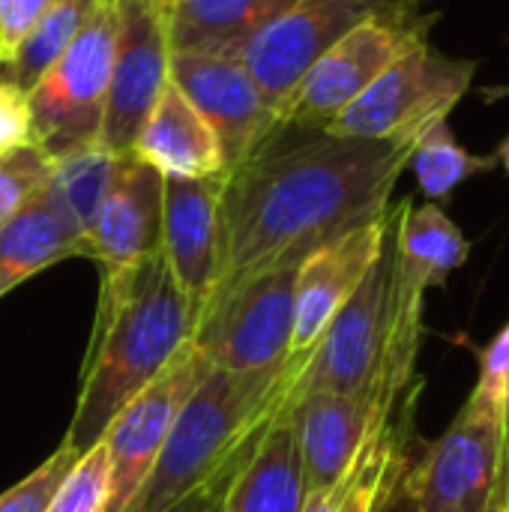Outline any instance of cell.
<instances>
[{
    "label": "cell",
    "instance_id": "obj_36",
    "mask_svg": "<svg viewBox=\"0 0 509 512\" xmlns=\"http://www.w3.org/2000/svg\"><path fill=\"white\" fill-rule=\"evenodd\" d=\"M393 512H417L408 501H402V498H396V504H393Z\"/></svg>",
    "mask_w": 509,
    "mask_h": 512
},
{
    "label": "cell",
    "instance_id": "obj_24",
    "mask_svg": "<svg viewBox=\"0 0 509 512\" xmlns=\"http://www.w3.org/2000/svg\"><path fill=\"white\" fill-rule=\"evenodd\" d=\"M99 0H54L45 15L36 21V27L27 33V39L18 45L15 57L0 63V78L30 93V87L42 78V72L69 48V42L78 36L90 12Z\"/></svg>",
    "mask_w": 509,
    "mask_h": 512
},
{
    "label": "cell",
    "instance_id": "obj_18",
    "mask_svg": "<svg viewBox=\"0 0 509 512\" xmlns=\"http://www.w3.org/2000/svg\"><path fill=\"white\" fill-rule=\"evenodd\" d=\"M66 258H90V240L48 180L0 228V297Z\"/></svg>",
    "mask_w": 509,
    "mask_h": 512
},
{
    "label": "cell",
    "instance_id": "obj_12",
    "mask_svg": "<svg viewBox=\"0 0 509 512\" xmlns=\"http://www.w3.org/2000/svg\"><path fill=\"white\" fill-rule=\"evenodd\" d=\"M213 363L186 342L177 357L165 366V372L147 384L135 399L123 405V411L111 420L102 435L108 450V512H123L135 498L141 483L147 480L150 468L156 465L162 444L174 426L177 411L183 408L186 396L198 387Z\"/></svg>",
    "mask_w": 509,
    "mask_h": 512
},
{
    "label": "cell",
    "instance_id": "obj_34",
    "mask_svg": "<svg viewBox=\"0 0 509 512\" xmlns=\"http://www.w3.org/2000/svg\"><path fill=\"white\" fill-rule=\"evenodd\" d=\"M483 512H509V459L507 468H504V474H501V480H498V486H495V492H492V498H489V504H486Z\"/></svg>",
    "mask_w": 509,
    "mask_h": 512
},
{
    "label": "cell",
    "instance_id": "obj_19",
    "mask_svg": "<svg viewBox=\"0 0 509 512\" xmlns=\"http://www.w3.org/2000/svg\"><path fill=\"white\" fill-rule=\"evenodd\" d=\"M306 498L297 429L288 405H282L231 480L219 512H303Z\"/></svg>",
    "mask_w": 509,
    "mask_h": 512
},
{
    "label": "cell",
    "instance_id": "obj_28",
    "mask_svg": "<svg viewBox=\"0 0 509 512\" xmlns=\"http://www.w3.org/2000/svg\"><path fill=\"white\" fill-rule=\"evenodd\" d=\"M54 159L36 144L0 156V228L51 180Z\"/></svg>",
    "mask_w": 509,
    "mask_h": 512
},
{
    "label": "cell",
    "instance_id": "obj_22",
    "mask_svg": "<svg viewBox=\"0 0 509 512\" xmlns=\"http://www.w3.org/2000/svg\"><path fill=\"white\" fill-rule=\"evenodd\" d=\"M420 381L402 396L393 417L366 441L351 486L336 512H390L402 477L411 465V426H414V405H417Z\"/></svg>",
    "mask_w": 509,
    "mask_h": 512
},
{
    "label": "cell",
    "instance_id": "obj_35",
    "mask_svg": "<svg viewBox=\"0 0 509 512\" xmlns=\"http://www.w3.org/2000/svg\"><path fill=\"white\" fill-rule=\"evenodd\" d=\"M495 156H498V165H504V168H507V174H509V138L504 141V144H501V150H498Z\"/></svg>",
    "mask_w": 509,
    "mask_h": 512
},
{
    "label": "cell",
    "instance_id": "obj_10",
    "mask_svg": "<svg viewBox=\"0 0 509 512\" xmlns=\"http://www.w3.org/2000/svg\"><path fill=\"white\" fill-rule=\"evenodd\" d=\"M423 3L426 0H294L279 18L225 57L237 60L279 111L312 63L354 27L372 18L420 12Z\"/></svg>",
    "mask_w": 509,
    "mask_h": 512
},
{
    "label": "cell",
    "instance_id": "obj_25",
    "mask_svg": "<svg viewBox=\"0 0 509 512\" xmlns=\"http://www.w3.org/2000/svg\"><path fill=\"white\" fill-rule=\"evenodd\" d=\"M408 168H414L417 183H420V189H423V195L429 201H444L465 180L498 168V156H480V153L465 150L456 141L450 123L438 120L435 126H429L417 138Z\"/></svg>",
    "mask_w": 509,
    "mask_h": 512
},
{
    "label": "cell",
    "instance_id": "obj_23",
    "mask_svg": "<svg viewBox=\"0 0 509 512\" xmlns=\"http://www.w3.org/2000/svg\"><path fill=\"white\" fill-rule=\"evenodd\" d=\"M294 0H177L171 6V51L231 54Z\"/></svg>",
    "mask_w": 509,
    "mask_h": 512
},
{
    "label": "cell",
    "instance_id": "obj_33",
    "mask_svg": "<svg viewBox=\"0 0 509 512\" xmlns=\"http://www.w3.org/2000/svg\"><path fill=\"white\" fill-rule=\"evenodd\" d=\"M54 0H0V63L12 60L18 45Z\"/></svg>",
    "mask_w": 509,
    "mask_h": 512
},
{
    "label": "cell",
    "instance_id": "obj_31",
    "mask_svg": "<svg viewBox=\"0 0 509 512\" xmlns=\"http://www.w3.org/2000/svg\"><path fill=\"white\" fill-rule=\"evenodd\" d=\"M477 360H480V378L474 384V393H480L495 408H501L509 420V321L486 348L477 351Z\"/></svg>",
    "mask_w": 509,
    "mask_h": 512
},
{
    "label": "cell",
    "instance_id": "obj_15",
    "mask_svg": "<svg viewBox=\"0 0 509 512\" xmlns=\"http://www.w3.org/2000/svg\"><path fill=\"white\" fill-rule=\"evenodd\" d=\"M393 228V207L333 243L315 249L297 267L294 285V333H291V360H306L324 327L360 288L372 264L381 258L384 243Z\"/></svg>",
    "mask_w": 509,
    "mask_h": 512
},
{
    "label": "cell",
    "instance_id": "obj_7",
    "mask_svg": "<svg viewBox=\"0 0 509 512\" xmlns=\"http://www.w3.org/2000/svg\"><path fill=\"white\" fill-rule=\"evenodd\" d=\"M474 72V60L447 57L432 42H423L342 108L327 132L369 141H417L429 126L450 117Z\"/></svg>",
    "mask_w": 509,
    "mask_h": 512
},
{
    "label": "cell",
    "instance_id": "obj_11",
    "mask_svg": "<svg viewBox=\"0 0 509 512\" xmlns=\"http://www.w3.org/2000/svg\"><path fill=\"white\" fill-rule=\"evenodd\" d=\"M117 36L99 144L108 153H129L153 114L171 60V6L162 0H114Z\"/></svg>",
    "mask_w": 509,
    "mask_h": 512
},
{
    "label": "cell",
    "instance_id": "obj_30",
    "mask_svg": "<svg viewBox=\"0 0 509 512\" xmlns=\"http://www.w3.org/2000/svg\"><path fill=\"white\" fill-rule=\"evenodd\" d=\"M282 405H285V402H282ZM282 405H279V408H282ZM273 414H276V411H273ZM273 414H270V417H273ZM270 417H267V420H270ZM267 420H264V423H261L249 438H246V444H243V447H240V450H237V453H234V456H231V459H228V462H225V465H222V468H219L207 483H204V486H198L192 495H186L180 504H174L171 510H165V512H219V507H222V498H225V492H228L231 480L237 477V471H240V468H243V462L249 459L252 447L258 444V438H261V432H264V426H267Z\"/></svg>",
    "mask_w": 509,
    "mask_h": 512
},
{
    "label": "cell",
    "instance_id": "obj_21",
    "mask_svg": "<svg viewBox=\"0 0 509 512\" xmlns=\"http://www.w3.org/2000/svg\"><path fill=\"white\" fill-rule=\"evenodd\" d=\"M390 252L396 282L426 294L447 285L450 273L468 261L471 243L438 201L417 207L411 198H402L393 216Z\"/></svg>",
    "mask_w": 509,
    "mask_h": 512
},
{
    "label": "cell",
    "instance_id": "obj_9",
    "mask_svg": "<svg viewBox=\"0 0 509 512\" xmlns=\"http://www.w3.org/2000/svg\"><path fill=\"white\" fill-rule=\"evenodd\" d=\"M390 273H393V255L387 237L381 258L372 264L360 288L333 315V321L324 327V333L300 363L294 381L288 384L285 402H294L309 393H345V396H363L381 402L378 384H381L384 345H387Z\"/></svg>",
    "mask_w": 509,
    "mask_h": 512
},
{
    "label": "cell",
    "instance_id": "obj_29",
    "mask_svg": "<svg viewBox=\"0 0 509 512\" xmlns=\"http://www.w3.org/2000/svg\"><path fill=\"white\" fill-rule=\"evenodd\" d=\"M78 462V453L69 444H60L33 474L0 495V512H45L63 477Z\"/></svg>",
    "mask_w": 509,
    "mask_h": 512
},
{
    "label": "cell",
    "instance_id": "obj_17",
    "mask_svg": "<svg viewBox=\"0 0 509 512\" xmlns=\"http://www.w3.org/2000/svg\"><path fill=\"white\" fill-rule=\"evenodd\" d=\"M225 177H165L162 183V258L201 309L219 273V192Z\"/></svg>",
    "mask_w": 509,
    "mask_h": 512
},
{
    "label": "cell",
    "instance_id": "obj_8",
    "mask_svg": "<svg viewBox=\"0 0 509 512\" xmlns=\"http://www.w3.org/2000/svg\"><path fill=\"white\" fill-rule=\"evenodd\" d=\"M438 18L441 12L420 9L408 15L372 18L354 27L330 51H324L297 81V87L279 105V120L306 129H327L330 120L342 108H348L396 60L429 42V33Z\"/></svg>",
    "mask_w": 509,
    "mask_h": 512
},
{
    "label": "cell",
    "instance_id": "obj_20",
    "mask_svg": "<svg viewBox=\"0 0 509 512\" xmlns=\"http://www.w3.org/2000/svg\"><path fill=\"white\" fill-rule=\"evenodd\" d=\"M132 153L150 162L162 177L204 180L228 174L216 132L171 81L141 126Z\"/></svg>",
    "mask_w": 509,
    "mask_h": 512
},
{
    "label": "cell",
    "instance_id": "obj_27",
    "mask_svg": "<svg viewBox=\"0 0 509 512\" xmlns=\"http://www.w3.org/2000/svg\"><path fill=\"white\" fill-rule=\"evenodd\" d=\"M108 450L99 441L78 456L45 512H108Z\"/></svg>",
    "mask_w": 509,
    "mask_h": 512
},
{
    "label": "cell",
    "instance_id": "obj_14",
    "mask_svg": "<svg viewBox=\"0 0 509 512\" xmlns=\"http://www.w3.org/2000/svg\"><path fill=\"white\" fill-rule=\"evenodd\" d=\"M162 183L165 177L144 159L114 153L108 189L90 225V258L102 276H120L162 246Z\"/></svg>",
    "mask_w": 509,
    "mask_h": 512
},
{
    "label": "cell",
    "instance_id": "obj_2",
    "mask_svg": "<svg viewBox=\"0 0 509 512\" xmlns=\"http://www.w3.org/2000/svg\"><path fill=\"white\" fill-rule=\"evenodd\" d=\"M198 312L171 276L162 252L120 276H102L81 396L63 444L78 456L96 447L123 405L153 384L177 351L192 342Z\"/></svg>",
    "mask_w": 509,
    "mask_h": 512
},
{
    "label": "cell",
    "instance_id": "obj_6",
    "mask_svg": "<svg viewBox=\"0 0 509 512\" xmlns=\"http://www.w3.org/2000/svg\"><path fill=\"white\" fill-rule=\"evenodd\" d=\"M294 285L297 267H279L213 291L198 312L195 348L228 372H282L291 363Z\"/></svg>",
    "mask_w": 509,
    "mask_h": 512
},
{
    "label": "cell",
    "instance_id": "obj_3",
    "mask_svg": "<svg viewBox=\"0 0 509 512\" xmlns=\"http://www.w3.org/2000/svg\"><path fill=\"white\" fill-rule=\"evenodd\" d=\"M300 363L291 360L282 372L270 375L210 366L177 411L156 465L123 512H165L204 486L285 402Z\"/></svg>",
    "mask_w": 509,
    "mask_h": 512
},
{
    "label": "cell",
    "instance_id": "obj_16",
    "mask_svg": "<svg viewBox=\"0 0 509 512\" xmlns=\"http://www.w3.org/2000/svg\"><path fill=\"white\" fill-rule=\"evenodd\" d=\"M297 429L306 492H324L339 483L360 459L366 441L399 408L345 393H309L285 402Z\"/></svg>",
    "mask_w": 509,
    "mask_h": 512
},
{
    "label": "cell",
    "instance_id": "obj_1",
    "mask_svg": "<svg viewBox=\"0 0 509 512\" xmlns=\"http://www.w3.org/2000/svg\"><path fill=\"white\" fill-rule=\"evenodd\" d=\"M414 144L342 138L279 120L222 180L213 291L300 267L315 249L381 219Z\"/></svg>",
    "mask_w": 509,
    "mask_h": 512
},
{
    "label": "cell",
    "instance_id": "obj_4",
    "mask_svg": "<svg viewBox=\"0 0 509 512\" xmlns=\"http://www.w3.org/2000/svg\"><path fill=\"white\" fill-rule=\"evenodd\" d=\"M117 36L114 0H99L69 48L30 87L33 144L51 159L102 147V117Z\"/></svg>",
    "mask_w": 509,
    "mask_h": 512
},
{
    "label": "cell",
    "instance_id": "obj_26",
    "mask_svg": "<svg viewBox=\"0 0 509 512\" xmlns=\"http://www.w3.org/2000/svg\"><path fill=\"white\" fill-rule=\"evenodd\" d=\"M111 168H114V153H108L105 147H84V150H72L54 159L51 189L57 192L63 207L72 213V219L84 228L87 240H90L96 207L108 189Z\"/></svg>",
    "mask_w": 509,
    "mask_h": 512
},
{
    "label": "cell",
    "instance_id": "obj_13",
    "mask_svg": "<svg viewBox=\"0 0 509 512\" xmlns=\"http://www.w3.org/2000/svg\"><path fill=\"white\" fill-rule=\"evenodd\" d=\"M168 81L216 132L228 171L279 123L276 105L264 96L255 78L225 54L171 51Z\"/></svg>",
    "mask_w": 509,
    "mask_h": 512
},
{
    "label": "cell",
    "instance_id": "obj_32",
    "mask_svg": "<svg viewBox=\"0 0 509 512\" xmlns=\"http://www.w3.org/2000/svg\"><path fill=\"white\" fill-rule=\"evenodd\" d=\"M33 144L30 93L0 78V156Z\"/></svg>",
    "mask_w": 509,
    "mask_h": 512
},
{
    "label": "cell",
    "instance_id": "obj_38",
    "mask_svg": "<svg viewBox=\"0 0 509 512\" xmlns=\"http://www.w3.org/2000/svg\"><path fill=\"white\" fill-rule=\"evenodd\" d=\"M105 3H111V0H105Z\"/></svg>",
    "mask_w": 509,
    "mask_h": 512
},
{
    "label": "cell",
    "instance_id": "obj_5",
    "mask_svg": "<svg viewBox=\"0 0 509 512\" xmlns=\"http://www.w3.org/2000/svg\"><path fill=\"white\" fill-rule=\"evenodd\" d=\"M507 459L509 420L471 390L447 432L411 459L399 498L417 512H483Z\"/></svg>",
    "mask_w": 509,
    "mask_h": 512
},
{
    "label": "cell",
    "instance_id": "obj_37",
    "mask_svg": "<svg viewBox=\"0 0 509 512\" xmlns=\"http://www.w3.org/2000/svg\"><path fill=\"white\" fill-rule=\"evenodd\" d=\"M162 3H168V6H174V3H177V0H162Z\"/></svg>",
    "mask_w": 509,
    "mask_h": 512
}]
</instances>
